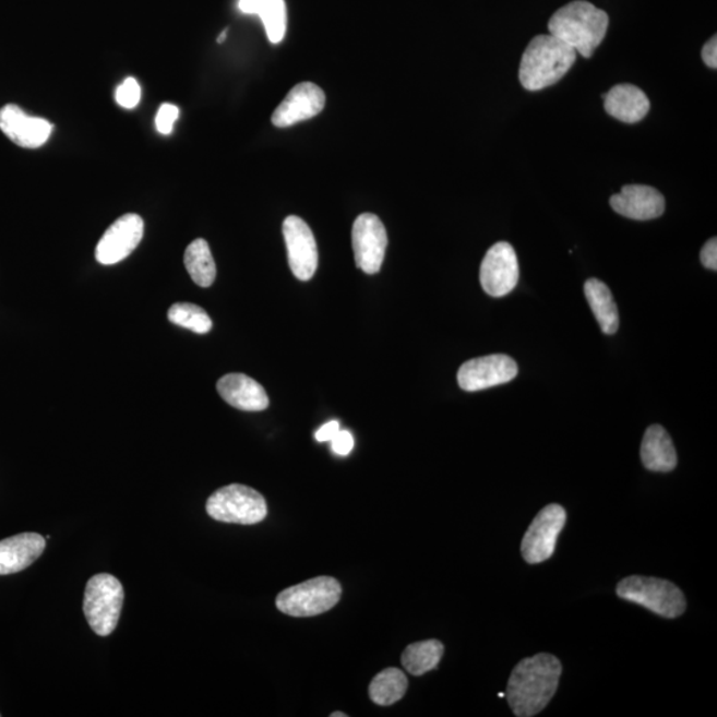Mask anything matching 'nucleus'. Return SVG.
Here are the masks:
<instances>
[{
	"mask_svg": "<svg viewBox=\"0 0 717 717\" xmlns=\"http://www.w3.org/2000/svg\"><path fill=\"white\" fill-rule=\"evenodd\" d=\"M561 673L560 660L550 654L521 660L509 678L505 692L513 714L531 717L541 713L555 695Z\"/></svg>",
	"mask_w": 717,
	"mask_h": 717,
	"instance_id": "obj_1",
	"label": "nucleus"
},
{
	"mask_svg": "<svg viewBox=\"0 0 717 717\" xmlns=\"http://www.w3.org/2000/svg\"><path fill=\"white\" fill-rule=\"evenodd\" d=\"M609 28V15L596 5L575 0L554 12L549 33L584 58H591Z\"/></svg>",
	"mask_w": 717,
	"mask_h": 717,
	"instance_id": "obj_2",
	"label": "nucleus"
},
{
	"mask_svg": "<svg viewBox=\"0 0 717 717\" xmlns=\"http://www.w3.org/2000/svg\"><path fill=\"white\" fill-rule=\"evenodd\" d=\"M577 60V51L553 35L531 39L521 59L519 82L528 91L550 87L566 75Z\"/></svg>",
	"mask_w": 717,
	"mask_h": 717,
	"instance_id": "obj_3",
	"label": "nucleus"
},
{
	"mask_svg": "<svg viewBox=\"0 0 717 717\" xmlns=\"http://www.w3.org/2000/svg\"><path fill=\"white\" fill-rule=\"evenodd\" d=\"M124 588L113 575L96 574L85 587L83 610L92 630L97 635L108 636L118 628Z\"/></svg>",
	"mask_w": 717,
	"mask_h": 717,
	"instance_id": "obj_4",
	"label": "nucleus"
},
{
	"mask_svg": "<svg viewBox=\"0 0 717 717\" xmlns=\"http://www.w3.org/2000/svg\"><path fill=\"white\" fill-rule=\"evenodd\" d=\"M617 594L619 598L643 606L664 618H678L688 606L682 590L672 582L660 578L633 575L619 582Z\"/></svg>",
	"mask_w": 717,
	"mask_h": 717,
	"instance_id": "obj_5",
	"label": "nucleus"
},
{
	"mask_svg": "<svg viewBox=\"0 0 717 717\" xmlns=\"http://www.w3.org/2000/svg\"><path fill=\"white\" fill-rule=\"evenodd\" d=\"M213 519L226 524L254 525L267 516L266 500L255 489L241 483L219 488L206 502Z\"/></svg>",
	"mask_w": 717,
	"mask_h": 717,
	"instance_id": "obj_6",
	"label": "nucleus"
},
{
	"mask_svg": "<svg viewBox=\"0 0 717 717\" xmlns=\"http://www.w3.org/2000/svg\"><path fill=\"white\" fill-rule=\"evenodd\" d=\"M342 586L333 577H316L279 593L277 608L286 616L306 618L323 614L338 605Z\"/></svg>",
	"mask_w": 717,
	"mask_h": 717,
	"instance_id": "obj_7",
	"label": "nucleus"
},
{
	"mask_svg": "<svg viewBox=\"0 0 717 717\" xmlns=\"http://www.w3.org/2000/svg\"><path fill=\"white\" fill-rule=\"evenodd\" d=\"M566 524V511L561 505L543 507L526 530L521 553L528 563H542L553 555L558 536Z\"/></svg>",
	"mask_w": 717,
	"mask_h": 717,
	"instance_id": "obj_8",
	"label": "nucleus"
},
{
	"mask_svg": "<svg viewBox=\"0 0 717 717\" xmlns=\"http://www.w3.org/2000/svg\"><path fill=\"white\" fill-rule=\"evenodd\" d=\"M389 237L382 220L375 214L365 213L355 219L352 248L357 266L366 274L382 268Z\"/></svg>",
	"mask_w": 717,
	"mask_h": 717,
	"instance_id": "obj_9",
	"label": "nucleus"
},
{
	"mask_svg": "<svg viewBox=\"0 0 717 717\" xmlns=\"http://www.w3.org/2000/svg\"><path fill=\"white\" fill-rule=\"evenodd\" d=\"M518 279V259L512 244L507 242L493 244L481 263L480 280L483 291L490 297H505L514 290Z\"/></svg>",
	"mask_w": 717,
	"mask_h": 717,
	"instance_id": "obj_10",
	"label": "nucleus"
},
{
	"mask_svg": "<svg viewBox=\"0 0 717 717\" xmlns=\"http://www.w3.org/2000/svg\"><path fill=\"white\" fill-rule=\"evenodd\" d=\"M144 237V220L139 214H126L109 226L96 247V261L116 265L130 256Z\"/></svg>",
	"mask_w": 717,
	"mask_h": 717,
	"instance_id": "obj_11",
	"label": "nucleus"
},
{
	"mask_svg": "<svg viewBox=\"0 0 717 717\" xmlns=\"http://www.w3.org/2000/svg\"><path fill=\"white\" fill-rule=\"evenodd\" d=\"M518 366L506 355H489L476 358L459 367L457 382L464 391L476 392L512 382L517 377Z\"/></svg>",
	"mask_w": 717,
	"mask_h": 717,
	"instance_id": "obj_12",
	"label": "nucleus"
},
{
	"mask_svg": "<svg viewBox=\"0 0 717 717\" xmlns=\"http://www.w3.org/2000/svg\"><path fill=\"white\" fill-rule=\"evenodd\" d=\"M284 237L292 274L299 280H310L318 268V247L310 226L289 216L284 220Z\"/></svg>",
	"mask_w": 717,
	"mask_h": 717,
	"instance_id": "obj_13",
	"label": "nucleus"
},
{
	"mask_svg": "<svg viewBox=\"0 0 717 717\" xmlns=\"http://www.w3.org/2000/svg\"><path fill=\"white\" fill-rule=\"evenodd\" d=\"M52 130L50 121L34 118L14 104L0 109V131L22 148H40L51 138Z\"/></svg>",
	"mask_w": 717,
	"mask_h": 717,
	"instance_id": "obj_14",
	"label": "nucleus"
},
{
	"mask_svg": "<svg viewBox=\"0 0 717 717\" xmlns=\"http://www.w3.org/2000/svg\"><path fill=\"white\" fill-rule=\"evenodd\" d=\"M324 104H326V95L321 87L314 83H300L274 110L273 124L278 128H287L315 118L322 112Z\"/></svg>",
	"mask_w": 717,
	"mask_h": 717,
	"instance_id": "obj_15",
	"label": "nucleus"
},
{
	"mask_svg": "<svg viewBox=\"0 0 717 717\" xmlns=\"http://www.w3.org/2000/svg\"><path fill=\"white\" fill-rule=\"evenodd\" d=\"M610 205L616 213L635 220L659 218L666 210L664 194L647 186H626L612 195Z\"/></svg>",
	"mask_w": 717,
	"mask_h": 717,
	"instance_id": "obj_16",
	"label": "nucleus"
},
{
	"mask_svg": "<svg viewBox=\"0 0 717 717\" xmlns=\"http://www.w3.org/2000/svg\"><path fill=\"white\" fill-rule=\"evenodd\" d=\"M217 391L229 406L247 413H260L268 407L265 389L243 373H229L218 380Z\"/></svg>",
	"mask_w": 717,
	"mask_h": 717,
	"instance_id": "obj_17",
	"label": "nucleus"
},
{
	"mask_svg": "<svg viewBox=\"0 0 717 717\" xmlns=\"http://www.w3.org/2000/svg\"><path fill=\"white\" fill-rule=\"evenodd\" d=\"M46 549V538L38 533H22L0 541V575L23 572Z\"/></svg>",
	"mask_w": 717,
	"mask_h": 717,
	"instance_id": "obj_18",
	"label": "nucleus"
},
{
	"mask_svg": "<svg viewBox=\"0 0 717 717\" xmlns=\"http://www.w3.org/2000/svg\"><path fill=\"white\" fill-rule=\"evenodd\" d=\"M602 97L606 112L628 124L645 119L649 110L647 95L633 84H618Z\"/></svg>",
	"mask_w": 717,
	"mask_h": 717,
	"instance_id": "obj_19",
	"label": "nucleus"
},
{
	"mask_svg": "<svg viewBox=\"0 0 717 717\" xmlns=\"http://www.w3.org/2000/svg\"><path fill=\"white\" fill-rule=\"evenodd\" d=\"M641 457L648 470L666 474L677 468L676 446L664 427L655 425L647 428L642 441Z\"/></svg>",
	"mask_w": 717,
	"mask_h": 717,
	"instance_id": "obj_20",
	"label": "nucleus"
},
{
	"mask_svg": "<svg viewBox=\"0 0 717 717\" xmlns=\"http://www.w3.org/2000/svg\"><path fill=\"white\" fill-rule=\"evenodd\" d=\"M585 296L605 334L614 335L619 328V314L614 298L608 286L591 278L585 284Z\"/></svg>",
	"mask_w": 717,
	"mask_h": 717,
	"instance_id": "obj_21",
	"label": "nucleus"
},
{
	"mask_svg": "<svg viewBox=\"0 0 717 717\" xmlns=\"http://www.w3.org/2000/svg\"><path fill=\"white\" fill-rule=\"evenodd\" d=\"M183 263L195 285L211 287L216 280L217 267L205 239H194L186 250Z\"/></svg>",
	"mask_w": 717,
	"mask_h": 717,
	"instance_id": "obj_22",
	"label": "nucleus"
},
{
	"mask_svg": "<svg viewBox=\"0 0 717 717\" xmlns=\"http://www.w3.org/2000/svg\"><path fill=\"white\" fill-rule=\"evenodd\" d=\"M408 679L398 668H385L372 679L369 695L378 706L387 707L406 695Z\"/></svg>",
	"mask_w": 717,
	"mask_h": 717,
	"instance_id": "obj_23",
	"label": "nucleus"
},
{
	"mask_svg": "<svg viewBox=\"0 0 717 717\" xmlns=\"http://www.w3.org/2000/svg\"><path fill=\"white\" fill-rule=\"evenodd\" d=\"M443 654V643L437 640L418 642L406 648L402 655V664L409 673L421 677L439 666Z\"/></svg>",
	"mask_w": 717,
	"mask_h": 717,
	"instance_id": "obj_24",
	"label": "nucleus"
},
{
	"mask_svg": "<svg viewBox=\"0 0 717 717\" xmlns=\"http://www.w3.org/2000/svg\"><path fill=\"white\" fill-rule=\"evenodd\" d=\"M168 319L176 326L188 328L200 335L210 333L213 327L207 312L192 303H175L168 311Z\"/></svg>",
	"mask_w": 717,
	"mask_h": 717,
	"instance_id": "obj_25",
	"label": "nucleus"
},
{
	"mask_svg": "<svg viewBox=\"0 0 717 717\" xmlns=\"http://www.w3.org/2000/svg\"><path fill=\"white\" fill-rule=\"evenodd\" d=\"M265 26L267 38L273 45L284 40L287 28L285 0H263L259 14Z\"/></svg>",
	"mask_w": 717,
	"mask_h": 717,
	"instance_id": "obj_26",
	"label": "nucleus"
},
{
	"mask_svg": "<svg viewBox=\"0 0 717 717\" xmlns=\"http://www.w3.org/2000/svg\"><path fill=\"white\" fill-rule=\"evenodd\" d=\"M141 100V87L136 79L128 77L116 91V101L126 109H133Z\"/></svg>",
	"mask_w": 717,
	"mask_h": 717,
	"instance_id": "obj_27",
	"label": "nucleus"
},
{
	"mask_svg": "<svg viewBox=\"0 0 717 717\" xmlns=\"http://www.w3.org/2000/svg\"><path fill=\"white\" fill-rule=\"evenodd\" d=\"M179 116L180 109L175 104H163L156 116L157 131L162 134H170Z\"/></svg>",
	"mask_w": 717,
	"mask_h": 717,
	"instance_id": "obj_28",
	"label": "nucleus"
},
{
	"mask_svg": "<svg viewBox=\"0 0 717 717\" xmlns=\"http://www.w3.org/2000/svg\"><path fill=\"white\" fill-rule=\"evenodd\" d=\"M331 445H333L336 455L347 456L354 449L352 434L347 431H339L336 433V437L331 440Z\"/></svg>",
	"mask_w": 717,
	"mask_h": 717,
	"instance_id": "obj_29",
	"label": "nucleus"
},
{
	"mask_svg": "<svg viewBox=\"0 0 717 717\" xmlns=\"http://www.w3.org/2000/svg\"><path fill=\"white\" fill-rule=\"evenodd\" d=\"M701 261L703 266L709 270H717V241L716 238H710L709 241L704 244L701 251Z\"/></svg>",
	"mask_w": 717,
	"mask_h": 717,
	"instance_id": "obj_30",
	"label": "nucleus"
},
{
	"mask_svg": "<svg viewBox=\"0 0 717 717\" xmlns=\"http://www.w3.org/2000/svg\"><path fill=\"white\" fill-rule=\"evenodd\" d=\"M702 58L704 63H706L709 69H716L717 67V39L716 35L710 38L706 45H704L702 50Z\"/></svg>",
	"mask_w": 717,
	"mask_h": 717,
	"instance_id": "obj_31",
	"label": "nucleus"
},
{
	"mask_svg": "<svg viewBox=\"0 0 717 717\" xmlns=\"http://www.w3.org/2000/svg\"><path fill=\"white\" fill-rule=\"evenodd\" d=\"M340 431L338 421H330L327 425L319 428L315 433V439L319 443H326L336 437V433Z\"/></svg>",
	"mask_w": 717,
	"mask_h": 717,
	"instance_id": "obj_32",
	"label": "nucleus"
},
{
	"mask_svg": "<svg viewBox=\"0 0 717 717\" xmlns=\"http://www.w3.org/2000/svg\"><path fill=\"white\" fill-rule=\"evenodd\" d=\"M263 0H239L238 8L248 15H256L261 9Z\"/></svg>",
	"mask_w": 717,
	"mask_h": 717,
	"instance_id": "obj_33",
	"label": "nucleus"
},
{
	"mask_svg": "<svg viewBox=\"0 0 717 717\" xmlns=\"http://www.w3.org/2000/svg\"><path fill=\"white\" fill-rule=\"evenodd\" d=\"M226 35H228V29H225L224 33L218 36L217 41L218 43H224L225 39H226Z\"/></svg>",
	"mask_w": 717,
	"mask_h": 717,
	"instance_id": "obj_34",
	"label": "nucleus"
},
{
	"mask_svg": "<svg viewBox=\"0 0 717 717\" xmlns=\"http://www.w3.org/2000/svg\"><path fill=\"white\" fill-rule=\"evenodd\" d=\"M347 716H348L347 714H342V713L331 714V717H347Z\"/></svg>",
	"mask_w": 717,
	"mask_h": 717,
	"instance_id": "obj_35",
	"label": "nucleus"
},
{
	"mask_svg": "<svg viewBox=\"0 0 717 717\" xmlns=\"http://www.w3.org/2000/svg\"><path fill=\"white\" fill-rule=\"evenodd\" d=\"M499 696H500V697H505L504 692H502V694H499Z\"/></svg>",
	"mask_w": 717,
	"mask_h": 717,
	"instance_id": "obj_36",
	"label": "nucleus"
}]
</instances>
